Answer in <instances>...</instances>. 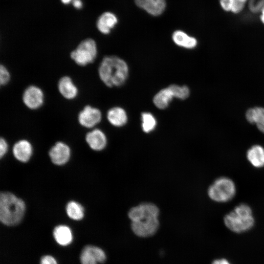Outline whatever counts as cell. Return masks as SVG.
I'll list each match as a JSON object with an SVG mask.
<instances>
[{
	"label": "cell",
	"instance_id": "1",
	"mask_svg": "<svg viewBox=\"0 0 264 264\" xmlns=\"http://www.w3.org/2000/svg\"><path fill=\"white\" fill-rule=\"evenodd\" d=\"M98 75L102 82L108 87H117L126 81L129 73L127 63L115 56H107L98 67Z\"/></svg>",
	"mask_w": 264,
	"mask_h": 264
},
{
	"label": "cell",
	"instance_id": "2",
	"mask_svg": "<svg viewBox=\"0 0 264 264\" xmlns=\"http://www.w3.org/2000/svg\"><path fill=\"white\" fill-rule=\"evenodd\" d=\"M26 206L24 201L11 192L0 194V220L7 226H15L22 220Z\"/></svg>",
	"mask_w": 264,
	"mask_h": 264
},
{
	"label": "cell",
	"instance_id": "3",
	"mask_svg": "<svg viewBox=\"0 0 264 264\" xmlns=\"http://www.w3.org/2000/svg\"><path fill=\"white\" fill-rule=\"evenodd\" d=\"M223 222L230 230L240 233L251 229L254 225L255 219L251 207L241 203L224 216Z\"/></svg>",
	"mask_w": 264,
	"mask_h": 264
},
{
	"label": "cell",
	"instance_id": "4",
	"mask_svg": "<svg viewBox=\"0 0 264 264\" xmlns=\"http://www.w3.org/2000/svg\"><path fill=\"white\" fill-rule=\"evenodd\" d=\"M236 186L234 181L227 176H220L216 178L207 190L209 198L219 203L231 201L236 194Z\"/></svg>",
	"mask_w": 264,
	"mask_h": 264
},
{
	"label": "cell",
	"instance_id": "5",
	"mask_svg": "<svg viewBox=\"0 0 264 264\" xmlns=\"http://www.w3.org/2000/svg\"><path fill=\"white\" fill-rule=\"evenodd\" d=\"M98 53L96 42L88 38L81 41L70 53L71 59L78 66H85L92 63Z\"/></svg>",
	"mask_w": 264,
	"mask_h": 264
},
{
	"label": "cell",
	"instance_id": "6",
	"mask_svg": "<svg viewBox=\"0 0 264 264\" xmlns=\"http://www.w3.org/2000/svg\"><path fill=\"white\" fill-rule=\"evenodd\" d=\"M44 95L38 86L32 85L27 87L23 91L22 101L25 106L31 110H36L44 103Z\"/></svg>",
	"mask_w": 264,
	"mask_h": 264
},
{
	"label": "cell",
	"instance_id": "7",
	"mask_svg": "<svg viewBox=\"0 0 264 264\" xmlns=\"http://www.w3.org/2000/svg\"><path fill=\"white\" fill-rule=\"evenodd\" d=\"M159 227L157 218H145L140 220L132 222L131 228L138 237H148L156 233Z\"/></svg>",
	"mask_w": 264,
	"mask_h": 264
},
{
	"label": "cell",
	"instance_id": "8",
	"mask_svg": "<svg viewBox=\"0 0 264 264\" xmlns=\"http://www.w3.org/2000/svg\"><path fill=\"white\" fill-rule=\"evenodd\" d=\"M102 119L100 110L89 105L84 106L78 114L79 123L83 127L92 128L100 123Z\"/></svg>",
	"mask_w": 264,
	"mask_h": 264
},
{
	"label": "cell",
	"instance_id": "9",
	"mask_svg": "<svg viewBox=\"0 0 264 264\" xmlns=\"http://www.w3.org/2000/svg\"><path fill=\"white\" fill-rule=\"evenodd\" d=\"M48 154L54 164L62 166L66 164L69 161L71 155V151L66 144L59 141L51 147Z\"/></svg>",
	"mask_w": 264,
	"mask_h": 264
},
{
	"label": "cell",
	"instance_id": "10",
	"mask_svg": "<svg viewBox=\"0 0 264 264\" xmlns=\"http://www.w3.org/2000/svg\"><path fill=\"white\" fill-rule=\"evenodd\" d=\"M57 88L61 96L66 100L74 99L78 94V88L69 76H63L59 79Z\"/></svg>",
	"mask_w": 264,
	"mask_h": 264
},
{
	"label": "cell",
	"instance_id": "11",
	"mask_svg": "<svg viewBox=\"0 0 264 264\" xmlns=\"http://www.w3.org/2000/svg\"><path fill=\"white\" fill-rule=\"evenodd\" d=\"M33 153L31 143L27 140L22 139L16 142L13 147V154L15 158L22 162H27Z\"/></svg>",
	"mask_w": 264,
	"mask_h": 264
},
{
	"label": "cell",
	"instance_id": "12",
	"mask_svg": "<svg viewBox=\"0 0 264 264\" xmlns=\"http://www.w3.org/2000/svg\"><path fill=\"white\" fill-rule=\"evenodd\" d=\"M136 5L149 14L157 16L165 10L166 0H134Z\"/></svg>",
	"mask_w": 264,
	"mask_h": 264
},
{
	"label": "cell",
	"instance_id": "13",
	"mask_svg": "<svg viewBox=\"0 0 264 264\" xmlns=\"http://www.w3.org/2000/svg\"><path fill=\"white\" fill-rule=\"evenodd\" d=\"M86 141L92 150L98 151L104 149L107 144L105 133L98 129L88 132L86 135Z\"/></svg>",
	"mask_w": 264,
	"mask_h": 264
},
{
	"label": "cell",
	"instance_id": "14",
	"mask_svg": "<svg viewBox=\"0 0 264 264\" xmlns=\"http://www.w3.org/2000/svg\"><path fill=\"white\" fill-rule=\"evenodd\" d=\"M246 158L254 167L262 168L264 167V148L259 144L251 146L247 151Z\"/></svg>",
	"mask_w": 264,
	"mask_h": 264
},
{
	"label": "cell",
	"instance_id": "15",
	"mask_svg": "<svg viewBox=\"0 0 264 264\" xmlns=\"http://www.w3.org/2000/svg\"><path fill=\"white\" fill-rule=\"evenodd\" d=\"M245 116L248 123L255 124L258 130L264 133V108H250L246 111Z\"/></svg>",
	"mask_w": 264,
	"mask_h": 264
},
{
	"label": "cell",
	"instance_id": "16",
	"mask_svg": "<svg viewBox=\"0 0 264 264\" xmlns=\"http://www.w3.org/2000/svg\"><path fill=\"white\" fill-rule=\"evenodd\" d=\"M116 16L109 12L102 14L97 22V27L98 30L104 34H109L117 22Z\"/></svg>",
	"mask_w": 264,
	"mask_h": 264
},
{
	"label": "cell",
	"instance_id": "17",
	"mask_svg": "<svg viewBox=\"0 0 264 264\" xmlns=\"http://www.w3.org/2000/svg\"><path fill=\"white\" fill-rule=\"evenodd\" d=\"M107 119L113 126L121 127L127 121V115L125 110L118 107L110 109L107 112Z\"/></svg>",
	"mask_w": 264,
	"mask_h": 264
},
{
	"label": "cell",
	"instance_id": "18",
	"mask_svg": "<svg viewBox=\"0 0 264 264\" xmlns=\"http://www.w3.org/2000/svg\"><path fill=\"white\" fill-rule=\"evenodd\" d=\"M53 236L57 242L63 246L69 244L72 241L71 229L65 225H59L55 227L53 231Z\"/></svg>",
	"mask_w": 264,
	"mask_h": 264
},
{
	"label": "cell",
	"instance_id": "19",
	"mask_svg": "<svg viewBox=\"0 0 264 264\" xmlns=\"http://www.w3.org/2000/svg\"><path fill=\"white\" fill-rule=\"evenodd\" d=\"M172 39L176 44L185 48H194L197 45V40L196 38L189 36L181 30L175 31L173 34Z\"/></svg>",
	"mask_w": 264,
	"mask_h": 264
},
{
	"label": "cell",
	"instance_id": "20",
	"mask_svg": "<svg viewBox=\"0 0 264 264\" xmlns=\"http://www.w3.org/2000/svg\"><path fill=\"white\" fill-rule=\"evenodd\" d=\"M174 97V94L169 86L162 89L155 95L153 102L158 109H164L168 106Z\"/></svg>",
	"mask_w": 264,
	"mask_h": 264
},
{
	"label": "cell",
	"instance_id": "21",
	"mask_svg": "<svg viewBox=\"0 0 264 264\" xmlns=\"http://www.w3.org/2000/svg\"><path fill=\"white\" fill-rule=\"evenodd\" d=\"M66 214L72 220H79L84 216V208L79 202L71 200L69 201L66 207Z\"/></svg>",
	"mask_w": 264,
	"mask_h": 264
},
{
	"label": "cell",
	"instance_id": "22",
	"mask_svg": "<svg viewBox=\"0 0 264 264\" xmlns=\"http://www.w3.org/2000/svg\"><path fill=\"white\" fill-rule=\"evenodd\" d=\"M141 119L142 129L145 132H149L155 127L156 124V120L151 113H142Z\"/></svg>",
	"mask_w": 264,
	"mask_h": 264
},
{
	"label": "cell",
	"instance_id": "23",
	"mask_svg": "<svg viewBox=\"0 0 264 264\" xmlns=\"http://www.w3.org/2000/svg\"><path fill=\"white\" fill-rule=\"evenodd\" d=\"M169 87L173 92L175 97L184 100L188 98L190 94V90L186 86H180L172 84Z\"/></svg>",
	"mask_w": 264,
	"mask_h": 264
},
{
	"label": "cell",
	"instance_id": "24",
	"mask_svg": "<svg viewBox=\"0 0 264 264\" xmlns=\"http://www.w3.org/2000/svg\"><path fill=\"white\" fill-rule=\"evenodd\" d=\"M85 248L93 256L98 263H103L106 261V255L100 248L92 245H87Z\"/></svg>",
	"mask_w": 264,
	"mask_h": 264
},
{
	"label": "cell",
	"instance_id": "25",
	"mask_svg": "<svg viewBox=\"0 0 264 264\" xmlns=\"http://www.w3.org/2000/svg\"><path fill=\"white\" fill-rule=\"evenodd\" d=\"M80 261L82 264H97L98 263L93 256L85 247L81 252Z\"/></svg>",
	"mask_w": 264,
	"mask_h": 264
},
{
	"label": "cell",
	"instance_id": "26",
	"mask_svg": "<svg viewBox=\"0 0 264 264\" xmlns=\"http://www.w3.org/2000/svg\"><path fill=\"white\" fill-rule=\"evenodd\" d=\"M11 74L8 68L3 65L0 66V84L1 86L6 85L10 81Z\"/></svg>",
	"mask_w": 264,
	"mask_h": 264
},
{
	"label": "cell",
	"instance_id": "27",
	"mask_svg": "<svg viewBox=\"0 0 264 264\" xmlns=\"http://www.w3.org/2000/svg\"><path fill=\"white\" fill-rule=\"evenodd\" d=\"M249 7L254 13L261 12L264 8V0H250Z\"/></svg>",
	"mask_w": 264,
	"mask_h": 264
},
{
	"label": "cell",
	"instance_id": "28",
	"mask_svg": "<svg viewBox=\"0 0 264 264\" xmlns=\"http://www.w3.org/2000/svg\"><path fill=\"white\" fill-rule=\"evenodd\" d=\"M235 0H220V6L226 11H231Z\"/></svg>",
	"mask_w": 264,
	"mask_h": 264
},
{
	"label": "cell",
	"instance_id": "29",
	"mask_svg": "<svg viewBox=\"0 0 264 264\" xmlns=\"http://www.w3.org/2000/svg\"><path fill=\"white\" fill-rule=\"evenodd\" d=\"M8 144L5 139L0 138V157L2 158L6 154L8 151Z\"/></svg>",
	"mask_w": 264,
	"mask_h": 264
},
{
	"label": "cell",
	"instance_id": "30",
	"mask_svg": "<svg viewBox=\"0 0 264 264\" xmlns=\"http://www.w3.org/2000/svg\"><path fill=\"white\" fill-rule=\"evenodd\" d=\"M245 3L239 0H235L231 11L234 13L240 12L243 9Z\"/></svg>",
	"mask_w": 264,
	"mask_h": 264
},
{
	"label": "cell",
	"instance_id": "31",
	"mask_svg": "<svg viewBox=\"0 0 264 264\" xmlns=\"http://www.w3.org/2000/svg\"><path fill=\"white\" fill-rule=\"evenodd\" d=\"M40 264H57L55 259L50 255H45L41 259Z\"/></svg>",
	"mask_w": 264,
	"mask_h": 264
},
{
	"label": "cell",
	"instance_id": "32",
	"mask_svg": "<svg viewBox=\"0 0 264 264\" xmlns=\"http://www.w3.org/2000/svg\"><path fill=\"white\" fill-rule=\"evenodd\" d=\"M212 264H231L227 260L221 258L215 260Z\"/></svg>",
	"mask_w": 264,
	"mask_h": 264
},
{
	"label": "cell",
	"instance_id": "33",
	"mask_svg": "<svg viewBox=\"0 0 264 264\" xmlns=\"http://www.w3.org/2000/svg\"><path fill=\"white\" fill-rule=\"evenodd\" d=\"M73 4L76 8H80L82 6V3L80 0H73Z\"/></svg>",
	"mask_w": 264,
	"mask_h": 264
},
{
	"label": "cell",
	"instance_id": "34",
	"mask_svg": "<svg viewBox=\"0 0 264 264\" xmlns=\"http://www.w3.org/2000/svg\"><path fill=\"white\" fill-rule=\"evenodd\" d=\"M261 14L260 16V19L262 22L264 24V8H263L261 11Z\"/></svg>",
	"mask_w": 264,
	"mask_h": 264
},
{
	"label": "cell",
	"instance_id": "35",
	"mask_svg": "<svg viewBox=\"0 0 264 264\" xmlns=\"http://www.w3.org/2000/svg\"><path fill=\"white\" fill-rule=\"evenodd\" d=\"M62 2L65 4H67L69 3L72 0H61Z\"/></svg>",
	"mask_w": 264,
	"mask_h": 264
},
{
	"label": "cell",
	"instance_id": "36",
	"mask_svg": "<svg viewBox=\"0 0 264 264\" xmlns=\"http://www.w3.org/2000/svg\"><path fill=\"white\" fill-rule=\"evenodd\" d=\"M242 2L245 3L247 0H239Z\"/></svg>",
	"mask_w": 264,
	"mask_h": 264
}]
</instances>
